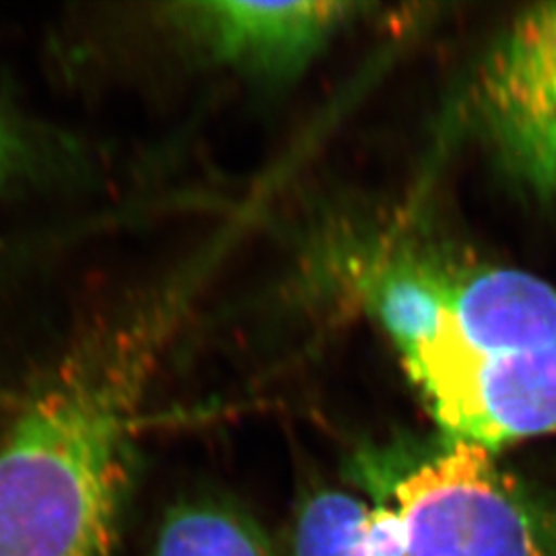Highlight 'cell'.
<instances>
[{
	"mask_svg": "<svg viewBox=\"0 0 556 556\" xmlns=\"http://www.w3.org/2000/svg\"><path fill=\"white\" fill-rule=\"evenodd\" d=\"M369 505L338 491L316 489L299 498L282 556H367Z\"/></svg>",
	"mask_w": 556,
	"mask_h": 556,
	"instance_id": "obj_8",
	"label": "cell"
},
{
	"mask_svg": "<svg viewBox=\"0 0 556 556\" xmlns=\"http://www.w3.org/2000/svg\"><path fill=\"white\" fill-rule=\"evenodd\" d=\"M351 2H188L179 20L227 64L264 77H287L305 66L342 23Z\"/></svg>",
	"mask_w": 556,
	"mask_h": 556,
	"instance_id": "obj_6",
	"label": "cell"
},
{
	"mask_svg": "<svg viewBox=\"0 0 556 556\" xmlns=\"http://www.w3.org/2000/svg\"><path fill=\"white\" fill-rule=\"evenodd\" d=\"M174 307L87 344L0 445V556H110L151 358Z\"/></svg>",
	"mask_w": 556,
	"mask_h": 556,
	"instance_id": "obj_1",
	"label": "cell"
},
{
	"mask_svg": "<svg viewBox=\"0 0 556 556\" xmlns=\"http://www.w3.org/2000/svg\"><path fill=\"white\" fill-rule=\"evenodd\" d=\"M396 351L452 443L495 454L521 439L556 435V346L477 353L417 340Z\"/></svg>",
	"mask_w": 556,
	"mask_h": 556,
	"instance_id": "obj_4",
	"label": "cell"
},
{
	"mask_svg": "<svg viewBox=\"0 0 556 556\" xmlns=\"http://www.w3.org/2000/svg\"><path fill=\"white\" fill-rule=\"evenodd\" d=\"M371 299L396 349L417 340L477 353L556 346V289L519 270L402 262L376 280Z\"/></svg>",
	"mask_w": 556,
	"mask_h": 556,
	"instance_id": "obj_3",
	"label": "cell"
},
{
	"mask_svg": "<svg viewBox=\"0 0 556 556\" xmlns=\"http://www.w3.org/2000/svg\"><path fill=\"white\" fill-rule=\"evenodd\" d=\"M17 155H20L17 139L11 132V128L4 124V119L0 118V179L11 172Z\"/></svg>",
	"mask_w": 556,
	"mask_h": 556,
	"instance_id": "obj_9",
	"label": "cell"
},
{
	"mask_svg": "<svg viewBox=\"0 0 556 556\" xmlns=\"http://www.w3.org/2000/svg\"><path fill=\"white\" fill-rule=\"evenodd\" d=\"M361 478L394 503L406 556H556V493L503 472L486 450L450 443L396 480Z\"/></svg>",
	"mask_w": 556,
	"mask_h": 556,
	"instance_id": "obj_2",
	"label": "cell"
},
{
	"mask_svg": "<svg viewBox=\"0 0 556 556\" xmlns=\"http://www.w3.org/2000/svg\"><path fill=\"white\" fill-rule=\"evenodd\" d=\"M151 556H277L258 521L223 498L174 505L161 521Z\"/></svg>",
	"mask_w": 556,
	"mask_h": 556,
	"instance_id": "obj_7",
	"label": "cell"
},
{
	"mask_svg": "<svg viewBox=\"0 0 556 556\" xmlns=\"http://www.w3.org/2000/svg\"><path fill=\"white\" fill-rule=\"evenodd\" d=\"M477 108L503 160L556 197V2L517 17L478 73Z\"/></svg>",
	"mask_w": 556,
	"mask_h": 556,
	"instance_id": "obj_5",
	"label": "cell"
}]
</instances>
